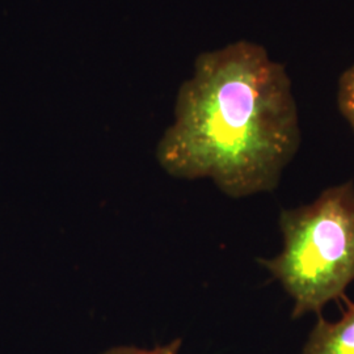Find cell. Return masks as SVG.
I'll return each instance as SVG.
<instances>
[{"instance_id": "obj_1", "label": "cell", "mask_w": 354, "mask_h": 354, "mask_svg": "<svg viewBox=\"0 0 354 354\" xmlns=\"http://www.w3.org/2000/svg\"><path fill=\"white\" fill-rule=\"evenodd\" d=\"M302 140L283 64L251 41L201 53L156 147L171 176L210 178L232 198L273 192Z\"/></svg>"}, {"instance_id": "obj_2", "label": "cell", "mask_w": 354, "mask_h": 354, "mask_svg": "<svg viewBox=\"0 0 354 354\" xmlns=\"http://www.w3.org/2000/svg\"><path fill=\"white\" fill-rule=\"evenodd\" d=\"M283 248L263 266L294 301L292 317L317 314L354 281V183L279 214Z\"/></svg>"}, {"instance_id": "obj_3", "label": "cell", "mask_w": 354, "mask_h": 354, "mask_svg": "<svg viewBox=\"0 0 354 354\" xmlns=\"http://www.w3.org/2000/svg\"><path fill=\"white\" fill-rule=\"evenodd\" d=\"M302 354H354V304L335 323L319 315Z\"/></svg>"}, {"instance_id": "obj_4", "label": "cell", "mask_w": 354, "mask_h": 354, "mask_svg": "<svg viewBox=\"0 0 354 354\" xmlns=\"http://www.w3.org/2000/svg\"><path fill=\"white\" fill-rule=\"evenodd\" d=\"M337 104L342 117L348 121L354 131V64L340 76Z\"/></svg>"}, {"instance_id": "obj_5", "label": "cell", "mask_w": 354, "mask_h": 354, "mask_svg": "<svg viewBox=\"0 0 354 354\" xmlns=\"http://www.w3.org/2000/svg\"><path fill=\"white\" fill-rule=\"evenodd\" d=\"M181 340L169 342L165 346H158L155 349H140L134 346H117L108 349L102 354H178Z\"/></svg>"}]
</instances>
